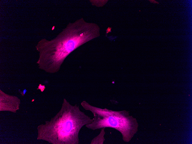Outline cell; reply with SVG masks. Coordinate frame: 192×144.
I'll return each instance as SVG.
<instances>
[{"label":"cell","mask_w":192,"mask_h":144,"mask_svg":"<svg viewBox=\"0 0 192 144\" xmlns=\"http://www.w3.org/2000/svg\"><path fill=\"white\" fill-rule=\"evenodd\" d=\"M59 115L48 127L47 137L51 141L66 144H78L80 130L93 121L77 104L72 105L64 99Z\"/></svg>","instance_id":"cell-1"},{"label":"cell","mask_w":192,"mask_h":144,"mask_svg":"<svg viewBox=\"0 0 192 144\" xmlns=\"http://www.w3.org/2000/svg\"><path fill=\"white\" fill-rule=\"evenodd\" d=\"M68 29H66L54 39H45L39 43L40 61L43 68L47 72H57L66 57L72 52L88 41V37L76 34L71 35Z\"/></svg>","instance_id":"cell-2"},{"label":"cell","mask_w":192,"mask_h":144,"mask_svg":"<svg viewBox=\"0 0 192 144\" xmlns=\"http://www.w3.org/2000/svg\"><path fill=\"white\" fill-rule=\"evenodd\" d=\"M81 105L84 109L91 111L93 115V122L86 125L87 128L94 130L103 128H114L121 133L124 141H128L130 139L134 132L135 122L127 116L126 111H115L98 108L85 101H82Z\"/></svg>","instance_id":"cell-3"},{"label":"cell","mask_w":192,"mask_h":144,"mask_svg":"<svg viewBox=\"0 0 192 144\" xmlns=\"http://www.w3.org/2000/svg\"><path fill=\"white\" fill-rule=\"evenodd\" d=\"M101 131L99 135L94 138L91 141V144H103L105 140L104 135L105 134V128H101Z\"/></svg>","instance_id":"cell-4"},{"label":"cell","mask_w":192,"mask_h":144,"mask_svg":"<svg viewBox=\"0 0 192 144\" xmlns=\"http://www.w3.org/2000/svg\"><path fill=\"white\" fill-rule=\"evenodd\" d=\"M149 1H151V2L153 3H154L159 4L158 2L155 0H150Z\"/></svg>","instance_id":"cell-5"},{"label":"cell","mask_w":192,"mask_h":144,"mask_svg":"<svg viewBox=\"0 0 192 144\" xmlns=\"http://www.w3.org/2000/svg\"><path fill=\"white\" fill-rule=\"evenodd\" d=\"M26 91V89H25L23 91V93L24 94L25 93Z\"/></svg>","instance_id":"cell-6"}]
</instances>
